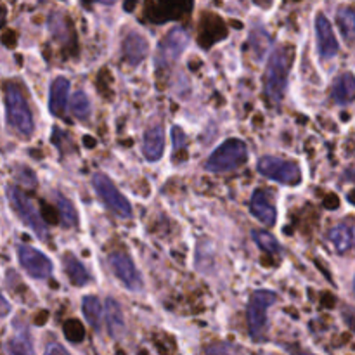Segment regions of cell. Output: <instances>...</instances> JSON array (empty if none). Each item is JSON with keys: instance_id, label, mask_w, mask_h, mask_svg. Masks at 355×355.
Instances as JSON below:
<instances>
[{"instance_id": "obj_14", "label": "cell", "mask_w": 355, "mask_h": 355, "mask_svg": "<svg viewBox=\"0 0 355 355\" xmlns=\"http://www.w3.org/2000/svg\"><path fill=\"white\" fill-rule=\"evenodd\" d=\"M165 149V132L162 125H155L144 135V156L149 162H158Z\"/></svg>"}, {"instance_id": "obj_2", "label": "cell", "mask_w": 355, "mask_h": 355, "mask_svg": "<svg viewBox=\"0 0 355 355\" xmlns=\"http://www.w3.org/2000/svg\"><path fill=\"white\" fill-rule=\"evenodd\" d=\"M6 110L10 127L23 137H30L33 134V116L19 87H6Z\"/></svg>"}, {"instance_id": "obj_11", "label": "cell", "mask_w": 355, "mask_h": 355, "mask_svg": "<svg viewBox=\"0 0 355 355\" xmlns=\"http://www.w3.org/2000/svg\"><path fill=\"white\" fill-rule=\"evenodd\" d=\"M315 33H318L319 55L322 59L335 58L336 52H338V40H336L331 23H329L324 14H319L315 17Z\"/></svg>"}, {"instance_id": "obj_31", "label": "cell", "mask_w": 355, "mask_h": 355, "mask_svg": "<svg viewBox=\"0 0 355 355\" xmlns=\"http://www.w3.org/2000/svg\"><path fill=\"white\" fill-rule=\"evenodd\" d=\"M257 3H259V6H269L270 2H272V0H255Z\"/></svg>"}, {"instance_id": "obj_22", "label": "cell", "mask_w": 355, "mask_h": 355, "mask_svg": "<svg viewBox=\"0 0 355 355\" xmlns=\"http://www.w3.org/2000/svg\"><path fill=\"white\" fill-rule=\"evenodd\" d=\"M54 200L55 203H58L59 211H61L62 225H66V227H73V225H76V222H78V215H76L75 207H73V205L59 193L54 194Z\"/></svg>"}, {"instance_id": "obj_24", "label": "cell", "mask_w": 355, "mask_h": 355, "mask_svg": "<svg viewBox=\"0 0 355 355\" xmlns=\"http://www.w3.org/2000/svg\"><path fill=\"white\" fill-rule=\"evenodd\" d=\"M71 113L78 120H87L90 114V103L83 92H76L71 99Z\"/></svg>"}, {"instance_id": "obj_9", "label": "cell", "mask_w": 355, "mask_h": 355, "mask_svg": "<svg viewBox=\"0 0 355 355\" xmlns=\"http://www.w3.org/2000/svg\"><path fill=\"white\" fill-rule=\"evenodd\" d=\"M17 259L21 267L35 279H45L52 272V262L38 250L28 245L17 246Z\"/></svg>"}, {"instance_id": "obj_26", "label": "cell", "mask_w": 355, "mask_h": 355, "mask_svg": "<svg viewBox=\"0 0 355 355\" xmlns=\"http://www.w3.org/2000/svg\"><path fill=\"white\" fill-rule=\"evenodd\" d=\"M16 179L26 187L37 186V177H35V173L31 172L28 166H17V168H16Z\"/></svg>"}, {"instance_id": "obj_6", "label": "cell", "mask_w": 355, "mask_h": 355, "mask_svg": "<svg viewBox=\"0 0 355 355\" xmlns=\"http://www.w3.org/2000/svg\"><path fill=\"white\" fill-rule=\"evenodd\" d=\"M259 172L267 179H272L281 184H298L302 179V170L297 163L276 156H263L259 162Z\"/></svg>"}, {"instance_id": "obj_5", "label": "cell", "mask_w": 355, "mask_h": 355, "mask_svg": "<svg viewBox=\"0 0 355 355\" xmlns=\"http://www.w3.org/2000/svg\"><path fill=\"white\" fill-rule=\"evenodd\" d=\"M7 198H9L10 205H12V208L16 210V214L21 217V220H23L38 238L45 239V236H47V227H45L44 218L40 217V214L37 211L35 205L31 203L30 198H28L23 191L12 186L7 187Z\"/></svg>"}, {"instance_id": "obj_1", "label": "cell", "mask_w": 355, "mask_h": 355, "mask_svg": "<svg viewBox=\"0 0 355 355\" xmlns=\"http://www.w3.org/2000/svg\"><path fill=\"white\" fill-rule=\"evenodd\" d=\"M291 49L279 47L272 52L266 71V92L274 103L284 97L288 87V73L291 68Z\"/></svg>"}, {"instance_id": "obj_7", "label": "cell", "mask_w": 355, "mask_h": 355, "mask_svg": "<svg viewBox=\"0 0 355 355\" xmlns=\"http://www.w3.org/2000/svg\"><path fill=\"white\" fill-rule=\"evenodd\" d=\"M92 184L96 193L99 194L101 200L104 201V205H106L111 211H114V214L121 218L130 217L132 207L130 203H128V200L125 196H121L120 191L114 187V184L111 182L104 173H96L92 179Z\"/></svg>"}, {"instance_id": "obj_20", "label": "cell", "mask_w": 355, "mask_h": 355, "mask_svg": "<svg viewBox=\"0 0 355 355\" xmlns=\"http://www.w3.org/2000/svg\"><path fill=\"white\" fill-rule=\"evenodd\" d=\"M64 270L66 274H68L69 281H71L75 286H83V284L89 283V272H87V269L83 267V263L80 262L75 255H71V253L64 255Z\"/></svg>"}, {"instance_id": "obj_34", "label": "cell", "mask_w": 355, "mask_h": 355, "mask_svg": "<svg viewBox=\"0 0 355 355\" xmlns=\"http://www.w3.org/2000/svg\"><path fill=\"white\" fill-rule=\"evenodd\" d=\"M354 290H355V281H354Z\"/></svg>"}, {"instance_id": "obj_27", "label": "cell", "mask_w": 355, "mask_h": 355, "mask_svg": "<svg viewBox=\"0 0 355 355\" xmlns=\"http://www.w3.org/2000/svg\"><path fill=\"white\" fill-rule=\"evenodd\" d=\"M205 355H239L238 350L229 343H215L205 350Z\"/></svg>"}, {"instance_id": "obj_12", "label": "cell", "mask_w": 355, "mask_h": 355, "mask_svg": "<svg viewBox=\"0 0 355 355\" xmlns=\"http://www.w3.org/2000/svg\"><path fill=\"white\" fill-rule=\"evenodd\" d=\"M250 208H252V214L255 215L262 224H276V208H274L272 201H270L269 194H267L266 191L259 189L253 193L252 201H250Z\"/></svg>"}, {"instance_id": "obj_3", "label": "cell", "mask_w": 355, "mask_h": 355, "mask_svg": "<svg viewBox=\"0 0 355 355\" xmlns=\"http://www.w3.org/2000/svg\"><path fill=\"white\" fill-rule=\"evenodd\" d=\"M246 158H248V149H246L245 142L238 141V139H229L211 153L208 162L205 163V168L214 173L231 172L243 165Z\"/></svg>"}, {"instance_id": "obj_4", "label": "cell", "mask_w": 355, "mask_h": 355, "mask_svg": "<svg viewBox=\"0 0 355 355\" xmlns=\"http://www.w3.org/2000/svg\"><path fill=\"white\" fill-rule=\"evenodd\" d=\"M276 293L269 290L255 291L250 298L246 318H248L250 335H252L253 340H262L263 335H266L267 311H269L270 305L276 304Z\"/></svg>"}, {"instance_id": "obj_17", "label": "cell", "mask_w": 355, "mask_h": 355, "mask_svg": "<svg viewBox=\"0 0 355 355\" xmlns=\"http://www.w3.org/2000/svg\"><path fill=\"white\" fill-rule=\"evenodd\" d=\"M331 97L338 104L352 103L355 99V76L352 73H345V75L338 76L335 80L331 89Z\"/></svg>"}, {"instance_id": "obj_33", "label": "cell", "mask_w": 355, "mask_h": 355, "mask_svg": "<svg viewBox=\"0 0 355 355\" xmlns=\"http://www.w3.org/2000/svg\"><path fill=\"white\" fill-rule=\"evenodd\" d=\"M96 2H101V3H113V2H116V0H96Z\"/></svg>"}, {"instance_id": "obj_18", "label": "cell", "mask_w": 355, "mask_h": 355, "mask_svg": "<svg viewBox=\"0 0 355 355\" xmlns=\"http://www.w3.org/2000/svg\"><path fill=\"white\" fill-rule=\"evenodd\" d=\"M9 355H35L31 336L24 326L16 324V331L9 340Z\"/></svg>"}, {"instance_id": "obj_32", "label": "cell", "mask_w": 355, "mask_h": 355, "mask_svg": "<svg viewBox=\"0 0 355 355\" xmlns=\"http://www.w3.org/2000/svg\"><path fill=\"white\" fill-rule=\"evenodd\" d=\"M347 177H349L350 180H355V170H352V172H349V173H347Z\"/></svg>"}, {"instance_id": "obj_15", "label": "cell", "mask_w": 355, "mask_h": 355, "mask_svg": "<svg viewBox=\"0 0 355 355\" xmlns=\"http://www.w3.org/2000/svg\"><path fill=\"white\" fill-rule=\"evenodd\" d=\"M148 42H146V38L142 37V35L139 33H128L127 38L123 40V54H125V59H127L130 64H139V62H142V59L148 55Z\"/></svg>"}, {"instance_id": "obj_10", "label": "cell", "mask_w": 355, "mask_h": 355, "mask_svg": "<svg viewBox=\"0 0 355 355\" xmlns=\"http://www.w3.org/2000/svg\"><path fill=\"white\" fill-rule=\"evenodd\" d=\"M110 267L113 269L114 276L128 288V290L135 291L141 290L142 281L139 276L137 269L134 267V262L125 255L123 252H114L110 255Z\"/></svg>"}, {"instance_id": "obj_8", "label": "cell", "mask_w": 355, "mask_h": 355, "mask_svg": "<svg viewBox=\"0 0 355 355\" xmlns=\"http://www.w3.org/2000/svg\"><path fill=\"white\" fill-rule=\"evenodd\" d=\"M189 44V35L182 30V28H173L166 33L162 44L158 47V54H156V64L158 66H168L170 62L177 61L184 49Z\"/></svg>"}, {"instance_id": "obj_28", "label": "cell", "mask_w": 355, "mask_h": 355, "mask_svg": "<svg viewBox=\"0 0 355 355\" xmlns=\"http://www.w3.org/2000/svg\"><path fill=\"white\" fill-rule=\"evenodd\" d=\"M172 139H173V148L175 149H182L184 146H186V135H184V132L180 130L179 127H173Z\"/></svg>"}, {"instance_id": "obj_23", "label": "cell", "mask_w": 355, "mask_h": 355, "mask_svg": "<svg viewBox=\"0 0 355 355\" xmlns=\"http://www.w3.org/2000/svg\"><path fill=\"white\" fill-rule=\"evenodd\" d=\"M336 21H338V26L342 30V33L345 35L349 40L355 38V9H349V7H343L336 14Z\"/></svg>"}, {"instance_id": "obj_25", "label": "cell", "mask_w": 355, "mask_h": 355, "mask_svg": "<svg viewBox=\"0 0 355 355\" xmlns=\"http://www.w3.org/2000/svg\"><path fill=\"white\" fill-rule=\"evenodd\" d=\"M253 241H255L260 248L266 250V252H269V253H277L281 250L277 239L274 238L272 234H269V232L253 231Z\"/></svg>"}, {"instance_id": "obj_21", "label": "cell", "mask_w": 355, "mask_h": 355, "mask_svg": "<svg viewBox=\"0 0 355 355\" xmlns=\"http://www.w3.org/2000/svg\"><path fill=\"white\" fill-rule=\"evenodd\" d=\"M82 311L87 322H89L94 329H99L101 321H103V307H101L99 300H97L96 297H85L82 300Z\"/></svg>"}, {"instance_id": "obj_16", "label": "cell", "mask_w": 355, "mask_h": 355, "mask_svg": "<svg viewBox=\"0 0 355 355\" xmlns=\"http://www.w3.org/2000/svg\"><path fill=\"white\" fill-rule=\"evenodd\" d=\"M69 82L64 76H58L51 85V97H49V107L54 114L61 116L64 114L66 103H68Z\"/></svg>"}, {"instance_id": "obj_13", "label": "cell", "mask_w": 355, "mask_h": 355, "mask_svg": "<svg viewBox=\"0 0 355 355\" xmlns=\"http://www.w3.org/2000/svg\"><path fill=\"white\" fill-rule=\"evenodd\" d=\"M328 239L338 253L349 252L355 248V225L354 224H338L328 232Z\"/></svg>"}, {"instance_id": "obj_19", "label": "cell", "mask_w": 355, "mask_h": 355, "mask_svg": "<svg viewBox=\"0 0 355 355\" xmlns=\"http://www.w3.org/2000/svg\"><path fill=\"white\" fill-rule=\"evenodd\" d=\"M106 319H107V328H110L111 336L118 338V336L123 333L125 321H123V312H121V307L118 305L116 300H113V298H107L106 300Z\"/></svg>"}, {"instance_id": "obj_30", "label": "cell", "mask_w": 355, "mask_h": 355, "mask_svg": "<svg viewBox=\"0 0 355 355\" xmlns=\"http://www.w3.org/2000/svg\"><path fill=\"white\" fill-rule=\"evenodd\" d=\"M9 312H10V304L6 300V298H3V295L0 293V318L7 315Z\"/></svg>"}, {"instance_id": "obj_29", "label": "cell", "mask_w": 355, "mask_h": 355, "mask_svg": "<svg viewBox=\"0 0 355 355\" xmlns=\"http://www.w3.org/2000/svg\"><path fill=\"white\" fill-rule=\"evenodd\" d=\"M44 355H71L61 343H49Z\"/></svg>"}]
</instances>
